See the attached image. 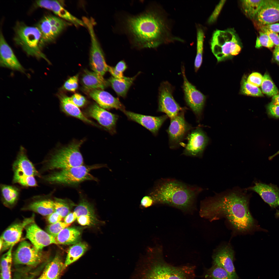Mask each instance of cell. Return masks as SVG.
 I'll use <instances>...</instances> for the list:
<instances>
[{
  "label": "cell",
  "instance_id": "cell-1",
  "mask_svg": "<svg viewBox=\"0 0 279 279\" xmlns=\"http://www.w3.org/2000/svg\"><path fill=\"white\" fill-rule=\"evenodd\" d=\"M245 191L235 189L205 199L201 203L200 215L211 221L225 218L239 232L265 231L250 213V196Z\"/></svg>",
  "mask_w": 279,
  "mask_h": 279
},
{
  "label": "cell",
  "instance_id": "cell-2",
  "mask_svg": "<svg viewBox=\"0 0 279 279\" xmlns=\"http://www.w3.org/2000/svg\"><path fill=\"white\" fill-rule=\"evenodd\" d=\"M123 27L132 44L138 48H155L174 40L170 35L163 16L153 9L136 16H127L123 22Z\"/></svg>",
  "mask_w": 279,
  "mask_h": 279
},
{
  "label": "cell",
  "instance_id": "cell-3",
  "mask_svg": "<svg viewBox=\"0 0 279 279\" xmlns=\"http://www.w3.org/2000/svg\"><path fill=\"white\" fill-rule=\"evenodd\" d=\"M201 191L200 188L175 180L164 179L156 183L148 195L154 204L167 205L190 212L194 209L196 197Z\"/></svg>",
  "mask_w": 279,
  "mask_h": 279
},
{
  "label": "cell",
  "instance_id": "cell-4",
  "mask_svg": "<svg viewBox=\"0 0 279 279\" xmlns=\"http://www.w3.org/2000/svg\"><path fill=\"white\" fill-rule=\"evenodd\" d=\"M151 262L149 279H195V267L187 265L174 266L164 258L162 249L154 251L150 257Z\"/></svg>",
  "mask_w": 279,
  "mask_h": 279
},
{
  "label": "cell",
  "instance_id": "cell-5",
  "mask_svg": "<svg viewBox=\"0 0 279 279\" xmlns=\"http://www.w3.org/2000/svg\"><path fill=\"white\" fill-rule=\"evenodd\" d=\"M211 45L212 52L218 62L232 58L239 53L242 48L240 38L233 28L215 30Z\"/></svg>",
  "mask_w": 279,
  "mask_h": 279
},
{
  "label": "cell",
  "instance_id": "cell-6",
  "mask_svg": "<svg viewBox=\"0 0 279 279\" xmlns=\"http://www.w3.org/2000/svg\"><path fill=\"white\" fill-rule=\"evenodd\" d=\"M83 141L73 143L57 150L44 161V169L61 170L83 165V159L80 150Z\"/></svg>",
  "mask_w": 279,
  "mask_h": 279
},
{
  "label": "cell",
  "instance_id": "cell-7",
  "mask_svg": "<svg viewBox=\"0 0 279 279\" xmlns=\"http://www.w3.org/2000/svg\"><path fill=\"white\" fill-rule=\"evenodd\" d=\"M105 165L86 166L83 165L61 169L46 175L43 177L46 182L51 184L72 185L88 180L97 179L90 173L92 170L106 167Z\"/></svg>",
  "mask_w": 279,
  "mask_h": 279
},
{
  "label": "cell",
  "instance_id": "cell-8",
  "mask_svg": "<svg viewBox=\"0 0 279 279\" xmlns=\"http://www.w3.org/2000/svg\"><path fill=\"white\" fill-rule=\"evenodd\" d=\"M14 30L15 42L27 54L37 58H42L50 63L39 47L41 34L36 27L28 26L19 22L16 25Z\"/></svg>",
  "mask_w": 279,
  "mask_h": 279
},
{
  "label": "cell",
  "instance_id": "cell-9",
  "mask_svg": "<svg viewBox=\"0 0 279 279\" xmlns=\"http://www.w3.org/2000/svg\"><path fill=\"white\" fill-rule=\"evenodd\" d=\"M68 25L63 19L55 16L49 15L44 17L36 26L41 34L40 49L55 40Z\"/></svg>",
  "mask_w": 279,
  "mask_h": 279
},
{
  "label": "cell",
  "instance_id": "cell-10",
  "mask_svg": "<svg viewBox=\"0 0 279 279\" xmlns=\"http://www.w3.org/2000/svg\"><path fill=\"white\" fill-rule=\"evenodd\" d=\"M83 21L89 32L91 40L90 63L94 72L103 76L108 71L103 52L97 39L94 29L92 19L85 18Z\"/></svg>",
  "mask_w": 279,
  "mask_h": 279
},
{
  "label": "cell",
  "instance_id": "cell-11",
  "mask_svg": "<svg viewBox=\"0 0 279 279\" xmlns=\"http://www.w3.org/2000/svg\"><path fill=\"white\" fill-rule=\"evenodd\" d=\"M173 87L167 81L162 82L159 89L157 111L165 113L170 119L186 109L175 100L173 95Z\"/></svg>",
  "mask_w": 279,
  "mask_h": 279
},
{
  "label": "cell",
  "instance_id": "cell-12",
  "mask_svg": "<svg viewBox=\"0 0 279 279\" xmlns=\"http://www.w3.org/2000/svg\"><path fill=\"white\" fill-rule=\"evenodd\" d=\"M181 69L183 80L182 88L184 100L187 105L195 114L198 121L202 116L206 97L188 80L185 74L184 66H182Z\"/></svg>",
  "mask_w": 279,
  "mask_h": 279
},
{
  "label": "cell",
  "instance_id": "cell-13",
  "mask_svg": "<svg viewBox=\"0 0 279 279\" xmlns=\"http://www.w3.org/2000/svg\"><path fill=\"white\" fill-rule=\"evenodd\" d=\"M182 111L171 119L170 125L166 131L169 138L170 148L175 149L179 147L182 141L193 128L186 121Z\"/></svg>",
  "mask_w": 279,
  "mask_h": 279
},
{
  "label": "cell",
  "instance_id": "cell-14",
  "mask_svg": "<svg viewBox=\"0 0 279 279\" xmlns=\"http://www.w3.org/2000/svg\"><path fill=\"white\" fill-rule=\"evenodd\" d=\"M43 259L41 251L38 250L32 244L25 240L20 243L13 254L15 264L31 267L37 266Z\"/></svg>",
  "mask_w": 279,
  "mask_h": 279
},
{
  "label": "cell",
  "instance_id": "cell-15",
  "mask_svg": "<svg viewBox=\"0 0 279 279\" xmlns=\"http://www.w3.org/2000/svg\"><path fill=\"white\" fill-rule=\"evenodd\" d=\"M187 142L182 154L192 157H200L209 141L208 137L200 127L193 128L186 137Z\"/></svg>",
  "mask_w": 279,
  "mask_h": 279
},
{
  "label": "cell",
  "instance_id": "cell-16",
  "mask_svg": "<svg viewBox=\"0 0 279 279\" xmlns=\"http://www.w3.org/2000/svg\"><path fill=\"white\" fill-rule=\"evenodd\" d=\"M253 19L259 27L279 21V0H263Z\"/></svg>",
  "mask_w": 279,
  "mask_h": 279
},
{
  "label": "cell",
  "instance_id": "cell-17",
  "mask_svg": "<svg viewBox=\"0 0 279 279\" xmlns=\"http://www.w3.org/2000/svg\"><path fill=\"white\" fill-rule=\"evenodd\" d=\"M234 252L229 244L221 246L215 250L212 256L213 265L225 269L234 279H238L234 264Z\"/></svg>",
  "mask_w": 279,
  "mask_h": 279
},
{
  "label": "cell",
  "instance_id": "cell-18",
  "mask_svg": "<svg viewBox=\"0 0 279 279\" xmlns=\"http://www.w3.org/2000/svg\"><path fill=\"white\" fill-rule=\"evenodd\" d=\"M26 237L37 250L41 251L45 247L57 244L55 238L41 229L34 221L26 226Z\"/></svg>",
  "mask_w": 279,
  "mask_h": 279
},
{
  "label": "cell",
  "instance_id": "cell-19",
  "mask_svg": "<svg viewBox=\"0 0 279 279\" xmlns=\"http://www.w3.org/2000/svg\"><path fill=\"white\" fill-rule=\"evenodd\" d=\"M34 221V217L24 219L19 222L13 224L7 228L1 237L3 241V246L1 251L8 250L14 246L20 240L22 232L28 224Z\"/></svg>",
  "mask_w": 279,
  "mask_h": 279
},
{
  "label": "cell",
  "instance_id": "cell-20",
  "mask_svg": "<svg viewBox=\"0 0 279 279\" xmlns=\"http://www.w3.org/2000/svg\"><path fill=\"white\" fill-rule=\"evenodd\" d=\"M130 120L136 122L149 130L154 135L168 117L166 115L153 116L138 114L125 110L123 112Z\"/></svg>",
  "mask_w": 279,
  "mask_h": 279
},
{
  "label": "cell",
  "instance_id": "cell-21",
  "mask_svg": "<svg viewBox=\"0 0 279 279\" xmlns=\"http://www.w3.org/2000/svg\"><path fill=\"white\" fill-rule=\"evenodd\" d=\"M89 115L112 134L116 132V126L118 116L101 107L96 104L91 105L88 109Z\"/></svg>",
  "mask_w": 279,
  "mask_h": 279
},
{
  "label": "cell",
  "instance_id": "cell-22",
  "mask_svg": "<svg viewBox=\"0 0 279 279\" xmlns=\"http://www.w3.org/2000/svg\"><path fill=\"white\" fill-rule=\"evenodd\" d=\"M13 176L41 175L29 159L25 149L21 147L16 159L12 164Z\"/></svg>",
  "mask_w": 279,
  "mask_h": 279
},
{
  "label": "cell",
  "instance_id": "cell-23",
  "mask_svg": "<svg viewBox=\"0 0 279 279\" xmlns=\"http://www.w3.org/2000/svg\"><path fill=\"white\" fill-rule=\"evenodd\" d=\"M247 189L258 193L272 208L279 206V189L276 185L257 182Z\"/></svg>",
  "mask_w": 279,
  "mask_h": 279
},
{
  "label": "cell",
  "instance_id": "cell-24",
  "mask_svg": "<svg viewBox=\"0 0 279 279\" xmlns=\"http://www.w3.org/2000/svg\"><path fill=\"white\" fill-rule=\"evenodd\" d=\"M0 66L24 73L25 69L20 63L2 34L0 36Z\"/></svg>",
  "mask_w": 279,
  "mask_h": 279
},
{
  "label": "cell",
  "instance_id": "cell-25",
  "mask_svg": "<svg viewBox=\"0 0 279 279\" xmlns=\"http://www.w3.org/2000/svg\"><path fill=\"white\" fill-rule=\"evenodd\" d=\"M50 195L35 196L23 209L32 211L42 215L48 216L55 211L54 200Z\"/></svg>",
  "mask_w": 279,
  "mask_h": 279
},
{
  "label": "cell",
  "instance_id": "cell-26",
  "mask_svg": "<svg viewBox=\"0 0 279 279\" xmlns=\"http://www.w3.org/2000/svg\"><path fill=\"white\" fill-rule=\"evenodd\" d=\"M89 91V96L101 107L108 109H115L123 112L125 110L119 100L108 92L101 89Z\"/></svg>",
  "mask_w": 279,
  "mask_h": 279
},
{
  "label": "cell",
  "instance_id": "cell-27",
  "mask_svg": "<svg viewBox=\"0 0 279 279\" xmlns=\"http://www.w3.org/2000/svg\"><path fill=\"white\" fill-rule=\"evenodd\" d=\"M36 3L38 6L52 11L61 18L76 26H85L83 21L71 14L57 1L41 0L36 1Z\"/></svg>",
  "mask_w": 279,
  "mask_h": 279
},
{
  "label": "cell",
  "instance_id": "cell-28",
  "mask_svg": "<svg viewBox=\"0 0 279 279\" xmlns=\"http://www.w3.org/2000/svg\"><path fill=\"white\" fill-rule=\"evenodd\" d=\"M81 81L84 87L88 90H103L108 84V82L104 79L103 76L95 72L87 70L84 71Z\"/></svg>",
  "mask_w": 279,
  "mask_h": 279
},
{
  "label": "cell",
  "instance_id": "cell-29",
  "mask_svg": "<svg viewBox=\"0 0 279 279\" xmlns=\"http://www.w3.org/2000/svg\"><path fill=\"white\" fill-rule=\"evenodd\" d=\"M59 97L61 107L64 112L87 123L97 126L95 123L85 116L79 107L73 102L71 97L62 94H60Z\"/></svg>",
  "mask_w": 279,
  "mask_h": 279
},
{
  "label": "cell",
  "instance_id": "cell-30",
  "mask_svg": "<svg viewBox=\"0 0 279 279\" xmlns=\"http://www.w3.org/2000/svg\"><path fill=\"white\" fill-rule=\"evenodd\" d=\"M81 236L80 231L74 227L63 229L55 238L57 244L73 245L78 242Z\"/></svg>",
  "mask_w": 279,
  "mask_h": 279
},
{
  "label": "cell",
  "instance_id": "cell-31",
  "mask_svg": "<svg viewBox=\"0 0 279 279\" xmlns=\"http://www.w3.org/2000/svg\"><path fill=\"white\" fill-rule=\"evenodd\" d=\"M1 199L3 204L9 207L14 206L19 199L20 190L14 186L4 184L0 185Z\"/></svg>",
  "mask_w": 279,
  "mask_h": 279
},
{
  "label": "cell",
  "instance_id": "cell-32",
  "mask_svg": "<svg viewBox=\"0 0 279 279\" xmlns=\"http://www.w3.org/2000/svg\"><path fill=\"white\" fill-rule=\"evenodd\" d=\"M138 74V73L133 77L124 76L120 79H116L112 76L109 79L108 83L118 95L125 97Z\"/></svg>",
  "mask_w": 279,
  "mask_h": 279
},
{
  "label": "cell",
  "instance_id": "cell-33",
  "mask_svg": "<svg viewBox=\"0 0 279 279\" xmlns=\"http://www.w3.org/2000/svg\"><path fill=\"white\" fill-rule=\"evenodd\" d=\"M64 263L61 257L56 254L53 260L46 266L42 274L48 279H59L64 270Z\"/></svg>",
  "mask_w": 279,
  "mask_h": 279
},
{
  "label": "cell",
  "instance_id": "cell-34",
  "mask_svg": "<svg viewBox=\"0 0 279 279\" xmlns=\"http://www.w3.org/2000/svg\"><path fill=\"white\" fill-rule=\"evenodd\" d=\"M87 244L85 242H78L69 248L64 263L63 270L80 258L86 251Z\"/></svg>",
  "mask_w": 279,
  "mask_h": 279
},
{
  "label": "cell",
  "instance_id": "cell-35",
  "mask_svg": "<svg viewBox=\"0 0 279 279\" xmlns=\"http://www.w3.org/2000/svg\"><path fill=\"white\" fill-rule=\"evenodd\" d=\"M11 246L2 257L1 262V279H11V268L12 260Z\"/></svg>",
  "mask_w": 279,
  "mask_h": 279
},
{
  "label": "cell",
  "instance_id": "cell-36",
  "mask_svg": "<svg viewBox=\"0 0 279 279\" xmlns=\"http://www.w3.org/2000/svg\"><path fill=\"white\" fill-rule=\"evenodd\" d=\"M263 0L241 1L242 10L245 15L253 19L259 10Z\"/></svg>",
  "mask_w": 279,
  "mask_h": 279
},
{
  "label": "cell",
  "instance_id": "cell-37",
  "mask_svg": "<svg viewBox=\"0 0 279 279\" xmlns=\"http://www.w3.org/2000/svg\"><path fill=\"white\" fill-rule=\"evenodd\" d=\"M204 33L203 29L198 27L197 30V52L194 61V69L197 72L202 64L203 49Z\"/></svg>",
  "mask_w": 279,
  "mask_h": 279
},
{
  "label": "cell",
  "instance_id": "cell-38",
  "mask_svg": "<svg viewBox=\"0 0 279 279\" xmlns=\"http://www.w3.org/2000/svg\"><path fill=\"white\" fill-rule=\"evenodd\" d=\"M204 277L205 279H234L224 269L214 265L206 270Z\"/></svg>",
  "mask_w": 279,
  "mask_h": 279
},
{
  "label": "cell",
  "instance_id": "cell-39",
  "mask_svg": "<svg viewBox=\"0 0 279 279\" xmlns=\"http://www.w3.org/2000/svg\"><path fill=\"white\" fill-rule=\"evenodd\" d=\"M246 76H244L241 82L240 93L242 95L254 97H262L264 95L258 87L252 85L247 81Z\"/></svg>",
  "mask_w": 279,
  "mask_h": 279
},
{
  "label": "cell",
  "instance_id": "cell-40",
  "mask_svg": "<svg viewBox=\"0 0 279 279\" xmlns=\"http://www.w3.org/2000/svg\"><path fill=\"white\" fill-rule=\"evenodd\" d=\"M74 212L78 217L82 215H88L95 220L97 219L93 207L85 199H83L75 208Z\"/></svg>",
  "mask_w": 279,
  "mask_h": 279
},
{
  "label": "cell",
  "instance_id": "cell-41",
  "mask_svg": "<svg viewBox=\"0 0 279 279\" xmlns=\"http://www.w3.org/2000/svg\"><path fill=\"white\" fill-rule=\"evenodd\" d=\"M262 92L270 96L279 94V91L269 75L266 73L263 76L261 86Z\"/></svg>",
  "mask_w": 279,
  "mask_h": 279
},
{
  "label": "cell",
  "instance_id": "cell-42",
  "mask_svg": "<svg viewBox=\"0 0 279 279\" xmlns=\"http://www.w3.org/2000/svg\"><path fill=\"white\" fill-rule=\"evenodd\" d=\"M55 211L64 218L70 212L69 206L66 200L55 198L54 200Z\"/></svg>",
  "mask_w": 279,
  "mask_h": 279
},
{
  "label": "cell",
  "instance_id": "cell-43",
  "mask_svg": "<svg viewBox=\"0 0 279 279\" xmlns=\"http://www.w3.org/2000/svg\"><path fill=\"white\" fill-rule=\"evenodd\" d=\"M12 182L14 183L18 184L26 187H34L37 186L35 176H13Z\"/></svg>",
  "mask_w": 279,
  "mask_h": 279
},
{
  "label": "cell",
  "instance_id": "cell-44",
  "mask_svg": "<svg viewBox=\"0 0 279 279\" xmlns=\"http://www.w3.org/2000/svg\"><path fill=\"white\" fill-rule=\"evenodd\" d=\"M259 35L257 37L255 47L259 48L262 46L269 48L273 47L274 44L268 36L261 31L259 32Z\"/></svg>",
  "mask_w": 279,
  "mask_h": 279
},
{
  "label": "cell",
  "instance_id": "cell-45",
  "mask_svg": "<svg viewBox=\"0 0 279 279\" xmlns=\"http://www.w3.org/2000/svg\"><path fill=\"white\" fill-rule=\"evenodd\" d=\"M71 224L64 222L60 221L50 224L46 228V231L48 234L55 238L64 228L68 227Z\"/></svg>",
  "mask_w": 279,
  "mask_h": 279
},
{
  "label": "cell",
  "instance_id": "cell-46",
  "mask_svg": "<svg viewBox=\"0 0 279 279\" xmlns=\"http://www.w3.org/2000/svg\"><path fill=\"white\" fill-rule=\"evenodd\" d=\"M78 75L77 74L70 78L65 82L63 87L66 90L74 92L78 87Z\"/></svg>",
  "mask_w": 279,
  "mask_h": 279
},
{
  "label": "cell",
  "instance_id": "cell-47",
  "mask_svg": "<svg viewBox=\"0 0 279 279\" xmlns=\"http://www.w3.org/2000/svg\"><path fill=\"white\" fill-rule=\"evenodd\" d=\"M263 78V76L260 73L253 72L249 76L247 81L249 83L258 87L261 86Z\"/></svg>",
  "mask_w": 279,
  "mask_h": 279
},
{
  "label": "cell",
  "instance_id": "cell-48",
  "mask_svg": "<svg viewBox=\"0 0 279 279\" xmlns=\"http://www.w3.org/2000/svg\"><path fill=\"white\" fill-rule=\"evenodd\" d=\"M226 1L225 0L221 1L217 4L208 19V23L211 24L216 21Z\"/></svg>",
  "mask_w": 279,
  "mask_h": 279
},
{
  "label": "cell",
  "instance_id": "cell-49",
  "mask_svg": "<svg viewBox=\"0 0 279 279\" xmlns=\"http://www.w3.org/2000/svg\"><path fill=\"white\" fill-rule=\"evenodd\" d=\"M78 223L82 226L90 225L95 223L96 220L88 215H82L77 217Z\"/></svg>",
  "mask_w": 279,
  "mask_h": 279
},
{
  "label": "cell",
  "instance_id": "cell-50",
  "mask_svg": "<svg viewBox=\"0 0 279 279\" xmlns=\"http://www.w3.org/2000/svg\"><path fill=\"white\" fill-rule=\"evenodd\" d=\"M268 113L271 116L276 118H279V105L273 103L272 102L267 107Z\"/></svg>",
  "mask_w": 279,
  "mask_h": 279
},
{
  "label": "cell",
  "instance_id": "cell-51",
  "mask_svg": "<svg viewBox=\"0 0 279 279\" xmlns=\"http://www.w3.org/2000/svg\"><path fill=\"white\" fill-rule=\"evenodd\" d=\"M71 97L73 103L78 107L83 106L86 102L85 98L79 94H75Z\"/></svg>",
  "mask_w": 279,
  "mask_h": 279
},
{
  "label": "cell",
  "instance_id": "cell-52",
  "mask_svg": "<svg viewBox=\"0 0 279 279\" xmlns=\"http://www.w3.org/2000/svg\"><path fill=\"white\" fill-rule=\"evenodd\" d=\"M261 31L266 34L269 37L274 45L279 47V35L276 33L263 29H260Z\"/></svg>",
  "mask_w": 279,
  "mask_h": 279
},
{
  "label": "cell",
  "instance_id": "cell-53",
  "mask_svg": "<svg viewBox=\"0 0 279 279\" xmlns=\"http://www.w3.org/2000/svg\"><path fill=\"white\" fill-rule=\"evenodd\" d=\"M63 218L61 215L55 211L47 216V219L48 222L50 224L61 221Z\"/></svg>",
  "mask_w": 279,
  "mask_h": 279
},
{
  "label": "cell",
  "instance_id": "cell-54",
  "mask_svg": "<svg viewBox=\"0 0 279 279\" xmlns=\"http://www.w3.org/2000/svg\"><path fill=\"white\" fill-rule=\"evenodd\" d=\"M154 204V202L153 199L149 195L144 197L141 202V206L145 208L150 207Z\"/></svg>",
  "mask_w": 279,
  "mask_h": 279
},
{
  "label": "cell",
  "instance_id": "cell-55",
  "mask_svg": "<svg viewBox=\"0 0 279 279\" xmlns=\"http://www.w3.org/2000/svg\"><path fill=\"white\" fill-rule=\"evenodd\" d=\"M260 28L266 29L270 32L279 33V23L273 24L259 27Z\"/></svg>",
  "mask_w": 279,
  "mask_h": 279
},
{
  "label": "cell",
  "instance_id": "cell-56",
  "mask_svg": "<svg viewBox=\"0 0 279 279\" xmlns=\"http://www.w3.org/2000/svg\"><path fill=\"white\" fill-rule=\"evenodd\" d=\"M108 71L112 75V76L118 79H121L123 77V73L116 70L114 67L109 66Z\"/></svg>",
  "mask_w": 279,
  "mask_h": 279
},
{
  "label": "cell",
  "instance_id": "cell-57",
  "mask_svg": "<svg viewBox=\"0 0 279 279\" xmlns=\"http://www.w3.org/2000/svg\"><path fill=\"white\" fill-rule=\"evenodd\" d=\"M77 217L74 212H70L64 218V222L67 224H71L77 219Z\"/></svg>",
  "mask_w": 279,
  "mask_h": 279
},
{
  "label": "cell",
  "instance_id": "cell-58",
  "mask_svg": "<svg viewBox=\"0 0 279 279\" xmlns=\"http://www.w3.org/2000/svg\"><path fill=\"white\" fill-rule=\"evenodd\" d=\"M114 67L119 72L123 73L127 68V66L125 63L121 60Z\"/></svg>",
  "mask_w": 279,
  "mask_h": 279
},
{
  "label": "cell",
  "instance_id": "cell-59",
  "mask_svg": "<svg viewBox=\"0 0 279 279\" xmlns=\"http://www.w3.org/2000/svg\"><path fill=\"white\" fill-rule=\"evenodd\" d=\"M273 54L275 60L279 62V47H275Z\"/></svg>",
  "mask_w": 279,
  "mask_h": 279
},
{
  "label": "cell",
  "instance_id": "cell-60",
  "mask_svg": "<svg viewBox=\"0 0 279 279\" xmlns=\"http://www.w3.org/2000/svg\"><path fill=\"white\" fill-rule=\"evenodd\" d=\"M272 102L274 104L279 105V94L272 97Z\"/></svg>",
  "mask_w": 279,
  "mask_h": 279
},
{
  "label": "cell",
  "instance_id": "cell-61",
  "mask_svg": "<svg viewBox=\"0 0 279 279\" xmlns=\"http://www.w3.org/2000/svg\"><path fill=\"white\" fill-rule=\"evenodd\" d=\"M278 154H279V150H278L277 152H276L273 155L270 156L269 157V159L270 160H272L274 157L275 156L277 155Z\"/></svg>",
  "mask_w": 279,
  "mask_h": 279
},
{
  "label": "cell",
  "instance_id": "cell-62",
  "mask_svg": "<svg viewBox=\"0 0 279 279\" xmlns=\"http://www.w3.org/2000/svg\"><path fill=\"white\" fill-rule=\"evenodd\" d=\"M275 216L276 218H279V209L276 210V212L275 214Z\"/></svg>",
  "mask_w": 279,
  "mask_h": 279
},
{
  "label": "cell",
  "instance_id": "cell-63",
  "mask_svg": "<svg viewBox=\"0 0 279 279\" xmlns=\"http://www.w3.org/2000/svg\"><path fill=\"white\" fill-rule=\"evenodd\" d=\"M38 279H48L43 275H42Z\"/></svg>",
  "mask_w": 279,
  "mask_h": 279
}]
</instances>
